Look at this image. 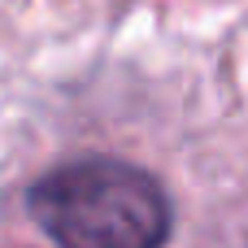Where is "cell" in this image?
Instances as JSON below:
<instances>
[{
    "mask_svg": "<svg viewBox=\"0 0 248 248\" xmlns=\"http://www.w3.org/2000/svg\"><path fill=\"white\" fill-rule=\"evenodd\" d=\"M26 205L61 248H161L174 227L166 187L113 157H83L44 174Z\"/></svg>",
    "mask_w": 248,
    "mask_h": 248,
    "instance_id": "6da1fadb",
    "label": "cell"
}]
</instances>
